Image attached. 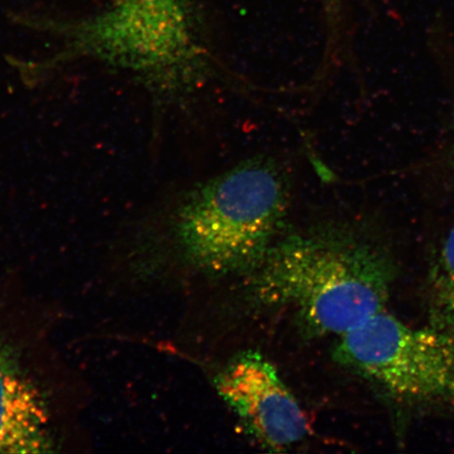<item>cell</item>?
<instances>
[{"label":"cell","mask_w":454,"mask_h":454,"mask_svg":"<svg viewBox=\"0 0 454 454\" xmlns=\"http://www.w3.org/2000/svg\"><path fill=\"white\" fill-rule=\"evenodd\" d=\"M327 15L329 27L339 30L340 22L342 20L345 0H323Z\"/></svg>","instance_id":"cell-7"},{"label":"cell","mask_w":454,"mask_h":454,"mask_svg":"<svg viewBox=\"0 0 454 454\" xmlns=\"http://www.w3.org/2000/svg\"><path fill=\"white\" fill-rule=\"evenodd\" d=\"M251 274L255 301L293 309L311 337L343 336L385 311L395 278L381 244L345 225L272 244Z\"/></svg>","instance_id":"cell-1"},{"label":"cell","mask_w":454,"mask_h":454,"mask_svg":"<svg viewBox=\"0 0 454 454\" xmlns=\"http://www.w3.org/2000/svg\"><path fill=\"white\" fill-rule=\"evenodd\" d=\"M334 360L397 404L454 408V334L385 311L340 337Z\"/></svg>","instance_id":"cell-3"},{"label":"cell","mask_w":454,"mask_h":454,"mask_svg":"<svg viewBox=\"0 0 454 454\" xmlns=\"http://www.w3.org/2000/svg\"><path fill=\"white\" fill-rule=\"evenodd\" d=\"M48 403L19 353L0 337V453L54 450Z\"/></svg>","instance_id":"cell-5"},{"label":"cell","mask_w":454,"mask_h":454,"mask_svg":"<svg viewBox=\"0 0 454 454\" xmlns=\"http://www.w3.org/2000/svg\"><path fill=\"white\" fill-rule=\"evenodd\" d=\"M215 386L248 433L270 450L286 451L308 435L298 401L262 355L237 356L215 378Z\"/></svg>","instance_id":"cell-4"},{"label":"cell","mask_w":454,"mask_h":454,"mask_svg":"<svg viewBox=\"0 0 454 454\" xmlns=\"http://www.w3.org/2000/svg\"><path fill=\"white\" fill-rule=\"evenodd\" d=\"M286 178L270 160H249L192 191L177 212L187 260L212 275L252 272L286 217Z\"/></svg>","instance_id":"cell-2"},{"label":"cell","mask_w":454,"mask_h":454,"mask_svg":"<svg viewBox=\"0 0 454 454\" xmlns=\"http://www.w3.org/2000/svg\"><path fill=\"white\" fill-rule=\"evenodd\" d=\"M453 122H454V112H453ZM451 160H452V164H453V167H454V146H453Z\"/></svg>","instance_id":"cell-8"},{"label":"cell","mask_w":454,"mask_h":454,"mask_svg":"<svg viewBox=\"0 0 454 454\" xmlns=\"http://www.w3.org/2000/svg\"><path fill=\"white\" fill-rule=\"evenodd\" d=\"M427 305L430 326L454 334V225L431 264Z\"/></svg>","instance_id":"cell-6"}]
</instances>
